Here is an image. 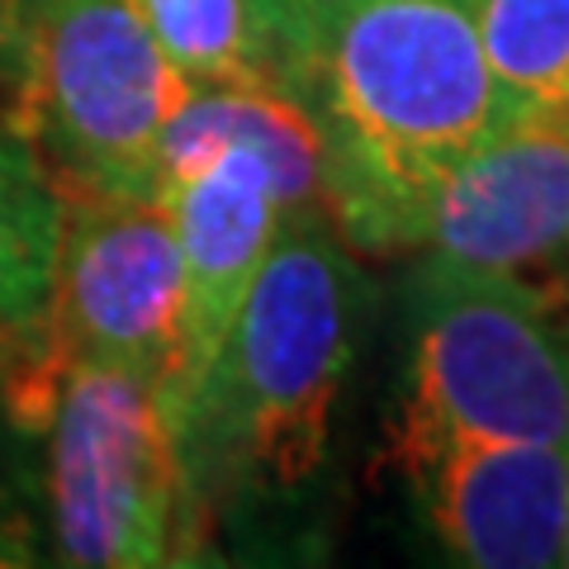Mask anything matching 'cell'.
I'll return each mask as SVG.
<instances>
[{"instance_id": "1", "label": "cell", "mask_w": 569, "mask_h": 569, "mask_svg": "<svg viewBox=\"0 0 569 569\" xmlns=\"http://www.w3.org/2000/svg\"><path fill=\"white\" fill-rule=\"evenodd\" d=\"M356 318L361 276L328 213L284 219L171 418L194 560L213 531L290 508L323 479Z\"/></svg>"}, {"instance_id": "2", "label": "cell", "mask_w": 569, "mask_h": 569, "mask_svg": "<svg viewBox=\"0 0 569 569\" xmlns=\"http://www.w3.org/2000/svg\"><path fill=\"white\" fill-rule=\"evenodd\" d=\"M299 100L328 223L370 257L422 247L437 190L508 110L470 0H318Z\"/></svg>"}, {"instance_id": "3", "label": "cell", "mask_w": 569, "mask_h": 569, "mask_svg": "<svg viewBox=\"0 0 569 569\" xmlns=\"http://www.w3.org/2000/svg\"><path fill=\"white\" fill-rule=\"evenodd\" d=\"M0 395L33 427L48 565H190L186 485L162 385L39 347Z\"/></svg>"}, {"instance_id": "4", "label": "cell", "mask_w": 569, "mask_h": 569, "mask_svg": "<svg viewBox=\"0 0 569 569\" xmlns=\"http://www.w3.org/2000/svg\"><path fill=\"white\" fill-rule=\"evenodd\" d=\"M190 96L133 0H52L0 100L58 200L152 194L167 123Z\"/></svg>"}, {"instance_id": "5", "label": "cell", "mask_w": 569, "mask_h": 569, "mask_svg": "<svg viewBox=\"0 0 569 569\" xmlns=\"http://www.w3.org/2000/svg\"><path fill=\"white\" fill-rule=\"evenodd\" d=\"M437 437L569 451V318L556 284L427 261L395 441Z\"/></svg>"}, {"instance_id": "6", "label": "cell", "mask_w": 569, "mask_h": 569, "mask_svg": "<svg viewBox=\"0 0 569 569\" xmlns=\"http://www.w3.org/2000/svg\"><path fill=\"white\" fill-rule=\"evenodd\" d=\"M181 247L162 200H62L43 347L171 385L181 356Z\"/></svg>"}, {"instance_id": "7", "label": "cell", "mask_w": 569, "mask_h": 569, "mask_svg": "<svg viewBox=\"0 0 569 569\" xmlns=\"http://www.w3.org/2000/svg\"><path fill=\"white\" fill-rule=\"evenodd\" d=\"M422 252L456 271L565 290L569 123L508 104L437 190Z\"/></svg>"}, {"instance_id": "8", "label": "cell", "mask_w": 569, "mask_h": 569, "mask_svg": "<svg viewBox=\"0 0 569 569\" xmlns=\"http://www.w3.org/2000/svg\"><path fill=\"white\" fill-rule=\"evenodd\" d=\"M418 518L456 565L550 569L565 550L569 451L527 441H395Z\"/></svg>"}, {"instance_id": "9", "label": "cell", "mask_w": 569, "mask_h": 569, "mask_svg": "<svg viewBox=\"0 0 569 569\" xmlns=\"http://www.w3.org/2000/svg\"><path fill=\"white\" fill-rule=\"evenodd\" d=\"M62 200L24 133L0 114V376L43 347Z\"/></svg>"}, {"instance_id": "10", "label": "cell", "mask_w": 569, "mask_h": 569, "mask_svg": "<svg viewBox=\"0 0 569 569\" xmlns=\"http://www.w3.org/2000/svg\"><path fill=\"white\" fill-rule=\"evenodd\" d=\"M133 6L190 86L290 91V71L261 0H133Z\"/></svg>"}, {"instance_id": "11", "label": "cell", "mask_w": 569, "mask_h": 569, "mask_svg": "<svg viewBox=\"0 0 569 569\" xmlns=\"http://www.w3.org/2000/svg\"><path fill=\"white\" fill-rule=\"evenodd\" d=\"M470 10L503 100L569 123V0H470Z\"/></svg>"}, {"instance_id": "12", "label": "cell", "mask_w": 569, "mask_h": 569, "mask_svg": "<svg viewBox=\"0 0 569 569\" xmlns=\"http://www.w3.org/2000/svg\"><path fill=\"white\" fill-rule=\"evenodd\" d=\"M43 498H39V447L33 427L0 395V569L43 565Z\"/></svg>"}, {"instance_id": "13", "label": "cell", "mask_w": 569, "mask_h": 569, "mask_svg": "<svg viewBox=\"0 0 569 569\" xmlns=\"http://www.w3.org/2000/svg\"><path fill=\"white\" fill-rule=\"evenodd\" d=\"M261 6L276 29L284 71H290V91L299 100V71H305V48H309V0H261Z\"/></svg>"}, {"instance_id": "14", "label": "cell", "mask_w": 569, "mask_h": 569, "mask_svg": "<svg viewBox=\"0 0 569 569\" xmlns=\"http://www.w3.org/2000/svg\"><path fill=\"white\" fill-rule=\"evenodd\" d=\"M52 6V0H0V100L10 91V77L20 67V52L29 29L39 24V14Z\"/></svg>"}, {"instance_id": "15", "label": "cell", "mask_w": 569, "mask_h": 569, "mask_svg": "<svg viewBox=\"0 0 569 569\" xmlns=\"http://www.w3.org/2000/svg\"><path fill=\"white\" fill-rule=\"evenodd\" d=\"M560 565H569V512H565V550H560Z\"/></svg>"}, {"instance_id": "16", "label": "cell", "mask_w": 569, "mask_h": 569, "mask_svg": "<svg viewBox=\"0 0 569 569\" xmlns=\"http://www.w3.org/2000/svg\"><path fill=\"white\" fill-rule=\"evenodd\" d=\"M313 6H318V0H309V20H313Z\"/></svg>"}]
</instances>
